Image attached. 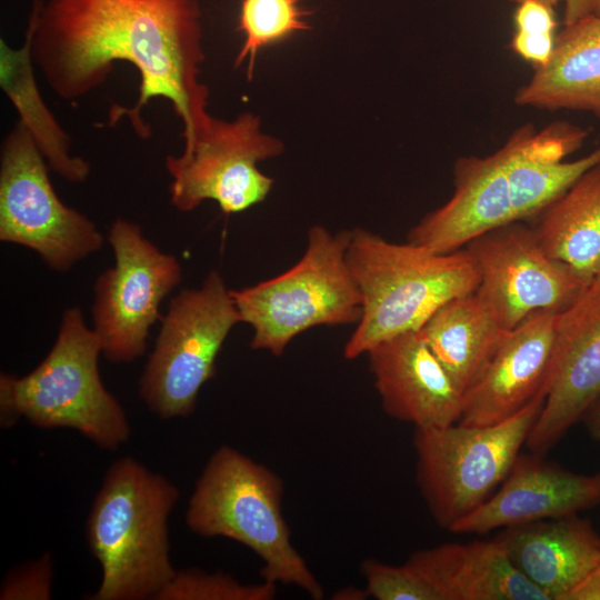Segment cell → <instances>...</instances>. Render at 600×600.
Masks as SVG:
<instances>
[{
    "label": "cell",
    "instance_id": "19",
    "mask_svg": "<svg viewBox=\"0 0 600 600\" xmlns=\"http://www.w3.org/2000/svg\"><path fill=\"white\" fill-rule=\"evenodd\" d=\"M404 563L434 600H549L496 538L442 543L411 553Z\"/></svg>",
    "mask_w": 600,
    "mask_h": 600
},
{
    "label": "cell",
    "instance_id": "11",
    "mask_svg": "<svg viewBox=\"0 0 600 600\" xmlns=\"http://www.w3.org/2000/svg\"><path fill=\"white\" fill-rule=\"evenodd\" d=\"M283 142L262 131L260 118L242 112L233 120L212 117L189 151L168 156L170 201L179 211L194 210L211 200L227 213H238L262 202L274 180L258 163L279 157Z\"/></svg>",
    "mask_w": 600,
    "mask_h": 600
},
{
    "label": "cell",
    "instance_id": "9",
    "mask_svg": "<svg viewBox=\"0 0 600 600\" xmlns=\"http://www.w3.org/2000/svg\"><path fill=\"white\" fill-rule=\"evenodd\" d=\"M0 240L33 250L57 271L103 244L97 226L59 199L42 152L20 123L1 146Z\"/></svg>",
    "mask_w": 600,
    "mask_h": 600
},
{
    "label": "cell",
    "instance_id": "29",
    "mask_svg": "<svg viewBox=\"0 0 600 600\" xmlns=\"http://www.w3.org/2000/svg\"><path fill=\"white\" fill-rule=\"evenodd\" d=\"M554 34H531L516 31L511 40L512 50L536 69L544 66L554 48Z\"/></svg>",
    "mask_w": 600,
    "mask_h": 600
},
{
    "label": "cell",
    "instance_id": "35",
    "mask_svg": "<svg viewBox=\"0 0 600 600\" xmlns=\"http://www.w3.org/2000/svg\"><path fill=\"white\" fill-rule=\"evenodd\" d=\"M510 1H512V2H514V3L518 4V3H520V2H522V1H524V0H510ZM539 1H542V2H544V3H547V4L551 6V7H553V6H556L560 0H539Z\"/></svg>",
    "mask_w": 600,
    "mask_h": 600
},
{
    "label": "cell",
    "instance_id": "7",
    "mask_svg": "<svg viewBox=\"0 0 600 600\" xmlns=\"http://www.w3.org/2000/svg\"><path fill=\"white\" fill-rule=\"evenodd\" d=\"M544 402L541 391L490 426L417 428V483L437 523L450 529L480 507L507 477Z\"/></svg>",
    "mask_w": 600,
    "mask_h": 600
},
{
    "label": "cell",
    "instance_id": "1",
    "mask_svg": "<svg viewBox=\"0 0 600 600\" xmlns=\"http://www.w3.org/2000/svg\"><path fill=\"white\" fill-rule=\"evenodd\" d=\"M27 31L33 63L63 100L99 88L117 61L138 70L136 104H114L109 126L127 117L140 138H149L141 112L150 100L163 98L183 123V151L208 129L209 89L199 79L204 60L201 0H37Z\"/></svg>",
    "mask_w": 600,
    "mask_h": 600
},
{
    "label": "cell",
    "instance_id": "5",
    "mask_svg": "<svg viewBox=\"0 0 600 600\" xmlns=\"http://www.w3.org/2000/svg\"><path fill=\"white\" fill-rule=\"evenodd\" d=\"M101 343L78 307L64 310L47 357L28 374L0 376V422L20 418L42 429L77 430L102 449L126 443L131 427L123 407L104 387L98 368Z\"/></svg>",
    "mask_w": 600,
    "mask_h": 600
},
{
    "label": "cell",
    "instance_id": "28",
    "mask_svg": "<svg viewBox=\"0 0 600 600\" xmlns=\"http://www.w3.org/2000/svg\"><path fill=\"white\" fill-rule=\"evenodd\" d=\"M514 23L516 31L531 34H554L557 26L552 7L539 0L518 3Z\"/></svg>",
    "mask_w": 600,
    "mask_h": 600
},
{
    "label": "cell",
    "instance_id": "10",
    "mask_svg": "<svg viewBox=\"0 0 600 600\" xmlns=\"http://www.w3.org/2000/svg\"><path fill=\"white\" fill-rule=\"evenodd\" d=\"M108 240L116 261L94 282L92 329L104 358L127 363L146 352L160 303L180 283L182 270L177 258L161 252L134 222L118 218Z\"/></svg>",
    "mask_w": 600,
    "mask_h": 600
},
{
    "label": "cell",
    "instance_id": "20",
    "mask_svg": "<svg viewBox=\"0 0 600 600\" xmlns=\"http://www.w3.org/2000/svg\"><path fill=\"white\" fill-rule=\"evenodd\" d=\"M494 538L549 600H563L600 559V536L578 514L507 527Z\"/></svg>",
    "mask_w": 600,
    "mask_h": 600
},
{
    "label": "cell",
    "instance_id": "15",
    "mask_svg": "<svg viewBox=\"0 0 600 600\" xmlns=\"http://www.w3.org/2000/svg\"><path fill=\"white\" fill-rule=\"evenodd\" d=\"M366 354L388 416L412 423L416 429L447 427L459 421L463 393L420 331L393 337Z\"/></svg>",
    "mask_w": 600,
    "mask_h": 600
},
{
    "label": "cell",
    "instance_id": "31",
    "mask_svg": "<svg viewBox=\"0 0 600 600\" xmlns=\"http://www.w3.org/2000/svg\"><path fill=\"white\" fill-rule=\"evenodd\" d=\"M596 0H566L564 23H573L594 12Z\"/></svg>",
    "mask_w": 600,
    "mask_h": 600
},
{
    "label": "cell",
    "instance_id": "34",
    "mask_svg": "<svg viewBox=\"0 0 600 600\" xmlns=\"http://www.w3.org/2000/svg\"><path fill=\"white\" fill-rule=\"evenodd\" d=\"M588 289L600 290V272L596 276Z\"/></svg>",
    "mask_w": 600,
    "mask_h": 600
},
{
    "label": "cell",
    "instance_id": "17",
    "mask_svg": "<svg viewBox=\"0 0 600 600\" xmlns=\"http://www.w3.org/2000/svg\"><path fill=\"white\" fill-rule=\"evenodd\" d=\"M453 183L452 197L410 230L409 242L437 253H449L513 222L502 147L490 156L459 158L453 167Z\"/></svg>",
    "mask_w": 600,
    "mask_h": 600
},
{
    "label": "cell",
    "instance_id": "26",
    "mask_svg": "<svg viewBox=\"0 0 600 600\" xmlns=\"http://www.w3.org/2000/svg\"><path fill=\"white\" fill-rule=\"evenodd\" d=\"M278 584L241 583L222 571L207 572L197 568L176 571L156 600H272Z\"/></svg>",
    "mask_w": 600,
    "mask_h": 600
},
{
    "label": "cell",
    "instance_id": "4",
    "mask_svg": "<svg viewBox=\"0 0 600 600\" xmlns=\"http://www.w3.org/2000/svg\"><path fill=\"white\" fill-rule=\"evenodd\" d=\"M283 482L271 469L230 446L207 461L189 498L188 528L237 541L261 560L262 580L293 586L320 600L323 589L296 549L282 512Z\"/></svg>",
    "mask_w": 600,
    "mask_h": 600
},
{
    "label": "cell",
    "instance_id": "2",
    "mask_svg": "<svg viewBox=\"0 0 600 600\" xmlns=\"http://www.w3.org/2000/svg\"><path fill=\"white\" fill-rule=\"evenodd\" d=\"M178 488L132 457L117 459L91 506L86 538L101 568L92 600L154 599L176 573L168 519Z\"/></svg>",
    "mask_w": 600,
    "mask_h": 600
},
{
    "label": "cell",
    "instance_id": "6",
    "mask_svg": "<svg viewBox=\"0 0 600 600\" xmlns=\"http://www.w3.org/2000/svg\"><path fill=\"white\" fill-rule=\"evenodd\" d=\"M350 238L351 229L332 233L313 226L302 257L290 269L231 290L241 322L252 328V349L279 357L311 328L359 322L362 301L347 260Z\"/></svg>",
    "mask_w": 600,
    "mask_h": 600
},
{
    "label": "cell",
    "instance_id": "30",
    "mask_svg": "<svg viewBox=\"0 0 600 600\" xmlns=\"http://www.w3.org/2000/svg\"><path fill=\"white\" fill-rule=\"evenodd\" d=\"M563 600H600V559Z\"/></svg>",
    "mask_w": 600,
    "mask_h": 600
},
{
    "label": "cell",
    "instance_id": "13",
    "mask_svg": "<svg viewBox=\"0 0 600 600\" xmlns=\"http://www.w3.org/2000/svg\"><path fill=\"white\" fill-rule=\"evenodd\" d=\"M544 402L526 446L546 454L600 397V290L558 313Z\"/></svg>",
    "mask_w": 600,
    "mask_h": 600
},
{
    "label": "cell",
    "instance_id": "18",
    "mask_svg": "<svg viewBox=\"0 0 600 600\" xmlns=\"http://www.w3.org/2000/svg\"><path fill=\"white\" fill-rule=\"evenodd\" d=\"M588 131L567 121H557L537 130L524 124L502 146L513 221L540 214L588 170L600 163V147L573 161L563 159L577 151Z\"/></svg>",
    "mask_w": 600,
    "mask_h": 600
},
{
    "label": "cell",
    "instance_id": "16",
    "mask_svg": "<svg viewBox=\"0 0 600 600\" xmlns=\"http://www.w3.org/2000/svg\"><path fill=\"white\" fill-rule=\"evenodd\" d=\"M557 316L537 311L508 332L481 377L463 394L458 423H498L516 414L543 391Z\"/></svg>",
    "mask_w": 600,
    "mask_h": 600
},
{
    "label": "cell",
    "instance_id": "36",
    "mask_svg": "<svg viewBox=\"0 0 600 600\" xmlns=\"http://www.w3.org/2000/svg\"><path fill=\"white\" fill-rule=\"evenodd\" d=\"M593 13L600 16V0H596V7H594V12Z\"/></svg>",
    "mask_w": 600,
    "mask_h": 600
},
{
    "label": "cell",
    "instance_id": "3",
    "mask_svg": "<svg viewBox=\"0 0 600 600\" xmlns=\"http://www.w3.org/2000/svg\"><path fill=\"white\" fill-rule=\"evenodd\" d=\"M362 313L343 356L352 360L399 334L419 331L450 300L472 293L479 274L466 249L437 253L394 243L363 228L351 229L347 251Z\"/></svg>",
    "mask_w": 600,
    "mask_h": 600
},
{
    "label": "cell",
    "instance_id": "22",
    "mask_svg": "<svg viewBox=\"0 0 600 600\" xmlns=\"http://www.w3.org/2000/svg\"><path fill=\"white\" fill-rule=\"evenodd\" d=\"M419 331L464 394L481 377L510 330L474 291L443 304Z\"/></svg>",
    "mask_w": 600,
    "mask_h": 600
},
{
    "label": "cell",
    "instance_id": "33",
    "mask_svg": "<svg viewBox=\"0 0 600 600\" xmlns=\"http://www.w3.org/2000/svg\"><path fill=\"white\" fill-rule=\"evenodd\" d=\"M369 596L367 589L364 591H361L357 588H346L338 591V593L333 597V599H341V600H363Z\"/></svg>",
    "mask_w": 600,
    "mask_h": 600
},
{
    "label": "cell",
    "instance_id": "27",
    "mask_svg": "<svg viewBox=\"0 0 600 600\" xmlns=\"http://www.w3.org/2000/svg\"><path fill=\"white\" fill-rule=\"evenodd\" d=\"M53 567L50 552L12 569L0 588L1 600H48L52 594Z\"/></svg>",
    "mask_w": 600,
    "mask_h": 600
},
{
    "label": "cell",
    "instance_id": "12",
    "mask_svg": "<svg viewBox=\"0 0 600 600\" xmlns=\"http://www.w3.org/2000/svg\"><path fill=\"white\" fill-rule=\"evenodd\" d=\"M464 249L479 274L477 294L508 330L537 311L567 310L589 288L570 266L551 258L522 221L488 231Z\"/></svg>",
    "mask_w": 600,
    "mask_h": 600
},
{
    "label": "cell",
    "instance_id": "23",
    "mask_svg": "<svg viewBox=\"0 0 600 600\" xmlns=\"http://www.w3.org/2000/svg\"><path fill=\"white\" fill-rule=\"evenodd\" d=\"M540 214L533 230L541 248L590 286L600 272V163Z\"/></svg>",
    "mask_w": 600,
    "mask_h": 600
},
{
    "label": "cell",
    "instance_id": "21",
    "mask_svg": "<svg viewBox=\"0 0 600 600\" xmlns=\"http://www.w3.org/2000/svg\"><path fill=\"white\" fill-rule=\"evenodd\" d=\"M519 106L569 109L600 118V16L566 24L549 61L514 96Z\"/></svg>",
    "mask_w": 600,
    "mask_h": 600
},
{
    "label": "cell",
    "instance_id": "32",
    "mask_svg": "<svg viewBox=\"0 0 600 600\" xmlns=\"http://www.w3.org/2000/svg\"><path fill=\"white\" fill-rule=\"evenodd\" d=\"M583 420L590 437L600 443V397L587 411Z\"/></svg>",
    "mask_w": 600,
    "mask_h": 600
},
{
    "label": "cell",
    "instance_id": "25",
    "mask_svg": "<svg viewBox=\"0 0 600 600\" xmlns=\"http://www.w3.org/2000/svg\"><path fill=\"white\" fill-rule=\"evenodd\" d=\"M304 0H242L237 31L243 42L234 58V68L247 62V78L252 79L258 53L281 43L299 32L309 31Z\"/></svg>",
    "mask_w": 600,
    "mask_h": 600
},
{
    "label": "cell",
    "instance_id": "8",
    "mask_svg": "<svg viewBox=\"0 0 600 600\" xmlns=\"http://www.w3.org/2000/svg\"><path fill=\"white\" fill-rule=\"evenodd\" d=\"M241 322L231 290L218 271L201 287L180 291L162 318L139 380V394L160 419L188 417L231 329Z\"/></svg>",
    "mask_w": 600,
    "mask_h": 600
},
{
    "label": "cell",
    "instance_id": "14",
    "mask_svg": "<svg viewBox=\"0 0 600 600\" xmlns=\"http://www.w3.org/2000/svg\"><path fill=\"white\" fill-rule=\"evenodd\" d=\"M600 504V471L581 474L543 459L519 454L490 498L457 521L453 533L484 534L507 527L578 514Z\"/></svg>",
    "mask_w": 600,
    "mask_h": 600
},
{
    "label": "cell",
    "instance_id": "24",
    "mask_svg": "<svg viewBox=\"0 0 600 600\" xmlns=\"http://www.w3.org/2000/svg\"><path fill=\"white\" fill-rule=\"evenodd\" d=\"M31 38L11 48L0 40V87L16 108L19 123L29 132L49 167L69 182H83L90 174V164L71 153L70 138L46 104L38 88Z\"/></svg>",
    "mask_w": 600,
    "mask_h": 600
}]
</instances>
